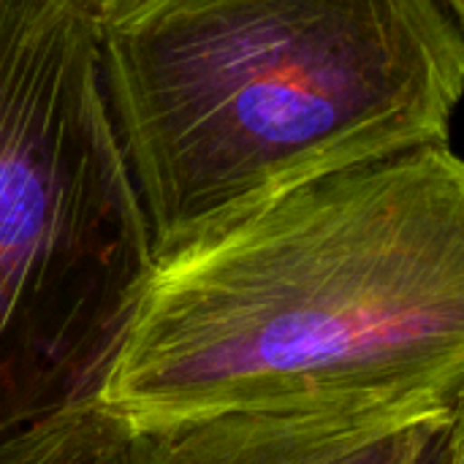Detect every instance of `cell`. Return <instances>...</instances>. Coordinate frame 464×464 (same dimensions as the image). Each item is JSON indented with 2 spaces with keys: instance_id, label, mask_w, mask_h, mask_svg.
I'll use <instances>...</instances> for the list:
<instances>
[{
  "instance_id": "cell-7",
  "label": "cell",
  "mask_w": 464,
  "mask_h": 464,
  "mask_svg": "<svg viewBox=\"0 0 464 464\" xmlns=\"http://www.w3.org/2000/svg\"><path fill=\"white\" fill-rule=\"evenodd\" d=\"M446 8H449V14L457 19V22H462L464 19V0H440Z\"/></svg>"
},
{
  "instance_id": "cell-5",
  "label": "cell",
  "mask_w": 464,
  "mask_h": 464,
  "mask_svg": "<svg viewBox=\"0 0 464 464\" xmlns=\"http://www.w3.org/2000/svg\"><path fill=\"white\" fill-rule=\"evenodd\" d=\"M0 464H130V438L90 405L0 443Z\"/></svg>"
},
{
  "instance_id": "cell-2",
  "label": "cell",
  "mask_w": 464,
  "mask_h": 464,
  "mask_svg": "<svg viewBox=\"0 0 464 464\" xmlns=\"http://www.w3.org/2000/svg\"><path fill=\"white\" fill-rule=\"evenodd\" d=\"M152 256L291 188L451 141L464 35L440 0H144L98 27Z\"/></svg>"
},
{
  "instance_id": "cell-3",
  "label": "cell",
  "mask_w": 464,
  "mask_h": 464,
  "mask_svg": "<svg viewBox=\"0 0 464 464\" xmlns=\"http://www.w3.org/2000/svg\"><path fill=\"white\" fill-rule=\"evenodd\" d=\"M150 261L98 27L0 0V443L95 405Z\"/></svg>"
},
{
  "instance_id": "cell-1",
  "label": "cell",
  "mask_w": 464,
  "mask_h": 464,
  "mask_svg": "<svg viewBox=\"0 0 464 464\" xmlns=\"http://www.w3.org/2000/svg\"><path fill=\"white\" fill-rule=\"evenodd\" d=\"M95 408L128 438L237 413L464 411V166L343 169L152 256Z\"/></svg>"
},
{
  "instance_id": "cell-4",
  "label": "cell",
  "mask_w": 464,
  "mask_h": 464,
  "mask_svg": "<svg viewBox=\"0 0 464 464\" xmlns=\"http://www.w3.org/2000/svg\"><path fill=\"white\" fill-rule=\"evenodd\" d=\"M130 464H464V411L237 413L130 438Z\"/></svg>"
},
{
  "instance_id": "cell-6",
  "label": "cell",
  "mask_w": 464,
  "mask_h": 464,
  "mask_svg": "<svg viewBox=\"0 0 464 464\" xmlns=\"http://www.w3.org/2000/svg\"><path fill=\"white\" fill-rule=\"evenodd\" d=\"M65 3H71L79 14H84L95 27H103L109 22H117L144 0H65Z\"/></svg>"
}]
</instances>
